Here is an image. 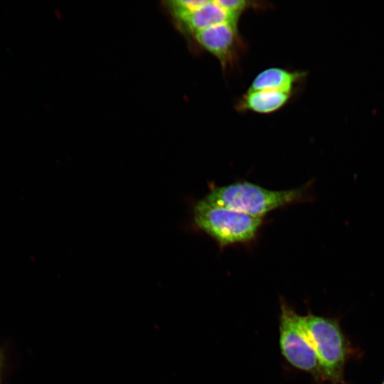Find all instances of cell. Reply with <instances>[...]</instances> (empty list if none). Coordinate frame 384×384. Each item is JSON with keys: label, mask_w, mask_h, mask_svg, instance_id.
Segmentation results:
<instances>
[{"label": "cell", "mask_w": 384, "mask_h": 384, "mask_svg": "<svg viewBox=\"0 0 384 384\" xmlns=\"http://www.w3.org/2000/svg\"><path fill=\"white\" fill-rule=\"evenodd\" d=\"M314 182L311 179L300 187L285 190L268 189L247 181L224 186L212 184L203 198L210 203L263 218L277 209L313 201Z\"/></svg>", "instance_id": "cell-1"}, {"label": "cell", "mask_w": 384, "mask_h": 384, "mask_svg": "<svg viewBox=\"0 0 384 384\" xmlns=\"http://www.w3.org/2000/svg\"><path fill=\"white\" fill-rule=\"evenodd\" d=\"M191 225L222 249L252 242L259 235L263 218L210 203L203 198L192 204Z\"/></svg>", "instance_id": "cell-2"}, {"label": "cell", "mask_w": 384, "mask_h": 384, "mask_svg": "<svg viewBox=\"0 0 384 384\" xmlns=\"http://www.w3.org/2000/svg\"><path fill=\"white\" fill-rule=\"evenodd\" d=\"M302 317L316 353L322 377L334 383H342L347 348L337 321L311 314Z\"/></svg>", "instance_id": "cell-3"}, {"label": "cell", "mask_w": 384, "mask_h": 384, "mask_svg": "<svg viewBox=\"0 0 384 384\" xmlns=\"http://www.w3.org/2000/svg\"><path fill=\"white\" fill-rule=\"evenodd\" d=\"M279 346L285 359L294 368L322 377L316 353L298 314L285 301L280 302Z\"/></svg>", "instance_id": "cell-4"}, {"label": "cell", "mask_w": 384, "mask_h": 384, "mask_svg": "<svg viewBox=\"0 0 384 384\" xmlns=\"http://www.w3.org/2000/svg\"><path fill=\"white\" fill-rule=\"evenodd\" d=\"M237 24L233 22L223 23L193 35L198 45L214 55L223 69L235 62L242 46Z\"/></svg>", "instance_id": "cell-5"}, {"label": "cell", "mask_w": 384, "mask_h": 384, "mask_svg": "<svg viewBox=\"0 0 384 384\" xmlns=\"http://www.w3.org/2000/svg\"><path fill=\"white\" fill-rule=\"evenodd\" d=\"M239 17L231 14L217 1H206L203 4L178 19L182 27L192 34L210 26L226 23H238Z\"/></svg>", "instance_id": "cell-6"}, {"label": "cell", "mask_w": 384, "mask_h": 384, "mask_svg": "<svg viewBox=\"0 0 384 384\" xmlns=\"http://www.w3.org/2000/svg\"><path fill=\"white\" fill-rule=\"evenodd\" d=\"M292 93L270 90H248L238 101L235 108L240 112L251 111L271 114L283 107Z\"/></svg>", "instance_id": "cell-7"}, {"label": "cell", "mask_w": 384, "mask_h": 384, "mask_svg": "<svg viewBox=\"0 0 384 384\" xmlns=\"http://www.w3.org/2000/svg\"><path fill=\"white\" fill-rule=\"evenodd\" d=\"M306 73L279 68H270L258 73L249 90H270L292 93L294 88L304 79Z\"/></svg>", "instance_id": "cell-8"}, {"label": "cell", "mask_w": 384, "mask_h": 384, "mask_svg": "<svg viewBox=\"0 0 384 384\" xmlns=\"http://www.w3.org/2000/svg\"><path fill=\"white\" fill-rule=\"evenodd\" d=\"M218 3L231 14L240 17L241 14L250 8L260 7L259 2L244 0H217Z\"/></svg>", "instance_id": "cell-9"}, {"label": "cell", "mask_w": 384, "mask_h": 384, "mask_svg": "<svg viewBox=\"0 0 384 384\" xmlns=\"http://www.w3.org/2000/svg\"><path fill=\"white\" fill-rule=\"evenodd\" d=\"M3 363H4V356H3L2 352L0 351V375H1V371L2 369Z\"/></svg>", "instance_id": "cell-10"}, {"label": "cell", "mask_w": 384, "mask_h": 384, "mask_svg": "<svg viewBox=\"0 0 384 384\" xmlns=\"http://www.w3.org/2000/svg\"><path fill=\"white\" fill-rule=\"evenodd\" d=\"M382 384H384V381L382 383Z\"/></svg>", "instance_id": "cell-11"}]
</instances>
